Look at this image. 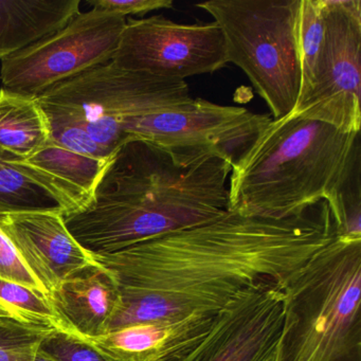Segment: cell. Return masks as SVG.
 <instances>
[{
	"instance_id": "6da1fadb",
	"label": "cell",
	"mask_w": 361,
	"mask_h": 361,
	"mask_svg": "<svg viewBox=\"0 0 361 361\" xmlns=\"http://www.w3.org/2000/svg\"><path fill=\"white\" fill-rule=\"evenodd\" d=\"M334 235L333 216L323 202L284 219L227 211L117 252L90 255L120 291L109 331L168 317L216 316L259 281L284 284Z\"/></svg>"
},
{
	"instance_id": "7a4b0ae2",
	"label": "cell",
	"mask_w": 361,
	"mask_h": 361,
	"mask_svg": "<svg viewBox=\"0 0 361 361\" xmlns=\"http://www.w3.org/2000/svg\"><path fill=\"white\" fill-rule=\"evenodd\" d=\"M232 164L219 149L130 139L111 156L90 204L63 215L65 225L90 255L202 225L228 211Z\"/></svg>"
},
{
	"instance_id": "3957f363",
	"label": "cell",
	"mask_w": 361,
	"mask_h": 361,
	"mask_svg": "<svg viewBox=\"0 0 361 361\" xmlns=\"http://www.w3.org/2000/svg\"><path fill=\"white\" fill-rule=\"evenodd\" d=\"M359 183V133L286 116L272 120L234 160L228 211L284 219L325 202L336 227L344 193Z\"/></svg>"
},
{
	"instance_id": "277c9868",
	"label": "cell",
	"mask_w": 361,
	"mask_h": 361,
	"mask_svg": "<svg viewBox=\"0 0 361 361\" xmlns=\"http://www.w3.org/2000/svg\"><path fill=\"white\" fill-rule=\"evenodd\" d=\"M283 293L278 361H361V238L335 233Z\"/></svg>"
},
{
	"instance_id": "5b68a950",
	"label": "cell",
	"mask_w": 361,
	"mask_h": 361,
	"mask_svg": "<svg viewBox=\"0 0 361 361\" xmlns=\"http://www.w3.org/2000/svg\"><path fill=\"white\" fill-rule=\"evenodd\" d=\"M196 7L221 27L228 64L244 71L272 120L293 113L301 94L303 0H209Z\"/></svg>"
},
{
	"instance_id": "8992f818",
	"label": "cell",
	"mask_w": 361,
	"mask_h": 361,
	"mask_svg": "<svg viewBox=\"0 0 361 361\" xmlns=\"http://www.w3.org/2000/svg\"><path fill=\"white\" fill-rule=\"evenodd\" d=\"M37 98L73 114L98 145L111 152L123 145L120 123L124 120L193 100L185 81L128 71L111 61L54 86Z\"/></svg>"
},
{
	"instance_id": "52a82bcc",
	"label": "cell",
	"mask_w": 361,
	"mask_h": 361,
	"mask_svg": "<svg viewBox=\"0 0 361 361\" xmlns=\"http://www.w3.org/2000/svg\"><path fill=\"white\" fill-rule=\"evenodd\" d=\"M128 18L105 10L80 12L60 30L1 61L3 87L37 97L113 60Z\"/></svg>"
},
{
	"instance_id": "ba28073f",
	"label": "cell",
	"mask_w": 361,
	"mask_h": 361,
	"mask_svg": "<svg viewBox=\"0 0 361 361\" xmlns=\"http://www.w3.org/2000/svg\"><path fill=\"white\" fill-rule=\"evenodd\" d=\"M324 37L314 83L291 117L361 128V0H320Z\"/></svg>"
},
{
	"instance_id": "9c48e42d",
	"label": "cell",
	"mask_w": 361,
	"mask_h": 361,
	"mask_svg": "<svg viewBox=\"0 0 361 361\" xmlns=\"http://www.w3.org/2000/svg\"><path fill=\"white\" fill-rule=\"evenodd\" d=\"M111 62L179 81L216 73L228 64L223 32L214 20L183 25L162 16L128 18Z\"/></svg>"
},
{
	"instance_id": "30bf717a",
	"label": "cell",
	"mask_w": 361,
	"mask_h": 361,
	"mask_svg": "<svg viewBox=\"0 0 361 361\" xmlns=\"http://www.w3.org/2000/svg\"><path fill=\"white\" fill-rule=\"evenodd\" d=\"M271 121L244 107L193 99L181 106L124 120L120 128L124 142L142 139L168 149H219L234 161Z\"/></svg>"
},
{
	"instance_id": "8fae6325",
	"label": "cell",
	"mask_w": 361,
	"mask_h": 361,
	"mask_svg": "<svg viewBox=\"0 0 361 361\" xmlns=\"http://www.w3.org/2000/svg\"><path fill=\"white\" fill-rule=\"evenodd\" d=\"M283 285L266 279L238 293L183 361H267L282 334Z\"/></svg>"
},
{
	"instance_id": "7c38bea8",
	"label": "cell",
	"mask_w": 361,
	"mask_h": 361,
	"mask_svg": "<svg viewBox=\"0 0 361 361\" xmlns=\"http://www.w3.org/2000/svg\"><path fill=\"white\" fill-rule=\"evenodd\" d=\"M0 230L46 293L92 263L65 225L61 212L0 215Z\"/></svg>"
},
{
	"instance_id": "4fadbf2b",
	"label": "cell",
	"mask_w": 361,
	"mask_h": 361,
	"mask_svg": "<svg viewBox=\"0 0 361 361\" xmlns=\"http://www.w3.org/2000/svg\"><path fill=\"white\" fill-rule=\"evenodd\" d=\"M216 316L192 314L124 325L90 340L117 361H183L206 338Z\"/></svg>"
},
{
	"instance_id": "5bb4252c",
	"label": "cell",
	"mask_w": 361,
	"mask_h": 361,
	"mask_svg": "<svg viewBox=\"0 0 361 361\" xmlns=\"http://www.w3.org/2000/svg\"><path fill=\"white\" fill-rule=\"evenodd\" d=\"M47 298L62 331L86 340L109 331L121 301L114 276L94 261L67 276Z\"/></svg>"
},
{
	"instance_id": "9a60e30c",
	"label": "cell",
	"mask_w": 361,
	"mask_h": 361,
	"mask_svg": "<svg viewBox=\"0 0 361 361\" xmlns=\"http://www.w3.org/2000/svg\"><path fill=\"white\" fill-rule=\"evenodd\" d=\"M4 158L48 192L62 209L63 215L78 212L90 204L111 159L80 155L51 140L27 157L4 152Z\"/></svg>"
},
{
	"instance_id": "2e32d148",
	"label": "cell",
	"mask_w": 361,
	"mask_h": 361,
	"mask_svg": "<svg viewBox=\"0 0 361 361\" xmlns=\"http://www.w3.org/2000/svg\"><path fill=\"white\" fill-rule=\"evenodd\" d=\"M80 6V0H0V60L60 30Z\"/></svg>"
},
{
	"instance_id": "e0dca14e",
	"label": "cell",
	"mask_w": 361,
	"mask_h": 361,
	"mask_svg": "<svg viewBox=\"0 0 361 361\" xmlns=\"http://www.w3.org/2000/svg\"><path fill=\"white\" fill-rule=\"evenodd\" d=\"M49 141L47 117L39 99L0 88V149L27 157Z\"/></svg>"
},
{
	"instance_id": "ac0fdd59",
	"label": "cell",
	"mask_w": 361,
	"mask_h": 361,
	"mask_svg": "<svg viewBox=\"0 0 361 361\" xmlns=\"http://www.w3.org/2000/svg\"><path fill=\"white\" fill-rule=\"evenodd\" d=\"M30 212L63 210L43 188L10 166L0 149V215Z\"/></svg>"
},
{
	"instance_id": "d6986e66",
	"label": "cell",
	"mask_w": 361,
	"mask_h": 361,
	"mask_svg": "<svg viewBox=\"0 0 361 361\" xmlns=\"http://www.w3.org/2000/svg\"><path fill=\"white\" fill-rule=\"evenodd\" d=\"M0 310L26 324L62 329L47 295L25 285L1 279Z\"/></svg>"
},
{
	"instance_id": "ffe728a7",
	"label": "cell",
	"mask_w": 361,
	"mask_h": 361,
	"mask_svg": "<svg viewBox=\"0 0 361 361\" xmlns=\"http://www.w3.org/2000/svg\"><path fill=\"white\" fill-rule=\"evenodd\" d=\"M39 101L47 117L50 140L69 151L94 159L107 160L114 155L116 151H109L98 145L88 134L83 122L73 114L59 105L39 99Z\"/></svg>"
},
{
	"instance_id": "44dd1931",
	"label": "cell",
	"mask_w": 361,
	"mask_h": 361,
	"mask_svg": "<svg viewBox=\"0 0 361 361\" xmlns=\"http://www.w3.org/2000/svg\"><path fill=\"white\" fill-rule=\"evenodd\" d=\"M324 20L320 0H303L300 33L302 60V86L300 101L310 92L314 83V73L322 49ZM298 102V103H299ZM298 105V104H297Z\"/></svg>"
},
{
	"instance_id": "7402d4cb",
	"label": "cell",
	"mask_w": 361,
	"mask_h": 361,
	"mask_svg": "<svg viewBox=\"0 0 361 361\" xmlns=\"http://www.w3.org/2000/svg\"><path fill=\"white\" fill-rule=\"evenodd\" d=\"M50 331L0 312V361H35L42 339Z\"/></svg>"
},
{
	"instance_id": "603a6c76",
	"label": "cell",
	"mask_w": 361,
	"mask_h": 361,
	"mask_svg": "<svg viewBox=\"0 0 361 361\" xmlns=\"http://www.w3.org/2000/svg\"><path fill=\"white\" fill-rule=\"evenodd\" d=\"M39 350L54 361H117L84 339L62 329H51L46 334Z\"/></svg>"
},
{
	"instance_id": "cb8c5ba5",
	"label": "cell",
	"mask_w": 361,
	"mask_h": 361,
	"mask_svg": "<svg viewBox=\"0 0 361 361\" xmlns=\"http://www.w3.org/2000/svg\"><path fill=\"white\" fill-rule=\"evenodd\" d=\"M0 279L11 281L46 293L39 281L25 265L16 248L0 230Z\"/></svg>"
},
{
	"instance_id": "d4e9b609",
	"label": "cell",
	"mask_w": 361,
	"mask_h": 361,
	"mask_svg": "<svg viewBox=\"0 0 361 361\" xmlns=\"http://www.w3.org/2000/svg\"><path fill=\"white\" fill-rule=\"evenodd\" d=\"M88 3L94 9L105 10L126 18L174 8L172 0H88Z\"/></svg>"
},
{
	"instance_id": "484cf974",
	"label": "cell",
	"mask_w": 361,
	"mask_h": 361,
	"mask_svg": "<svg viewBox=\"0 0 361 361\" xmlns=\"http://www.w3.org/2000/svg\"><path fill=\"white\" fill-rule=\"evenodd\" d=\"M35 361H54V359L50 358L47 355L44 354L41 350H37V354H35Z\"/></svg>"
},
{
	"instance_id": "4316f807",
	"label": "cell",
	"mask_w": 361,
	"mask_h": 361,
	"mask_svg": "<svg viewBox=\"0 0 361 361\" xmlns=\"http://www.w3.org/2000/svg\"><path fill=\"white\" fill-rule=\"evenodd\" d=\"M267 361H278V348H276V352L269 357Z\"/></svg>"
},
{
	"instance_id": "83f0119b",
	"label": "cell",
	"mask_w": 361,
	"mask_h": 361,
	"mask_svg": "<svg viewBox=\"0 0 361 361\" xmlns=\"http://www.w3.org/2000/svg\"><path fill=\"white\" fill-rule=\"evenodd\" d=\"M0 312H3V310H0Z\"/></svg>"
}]
</instances>
